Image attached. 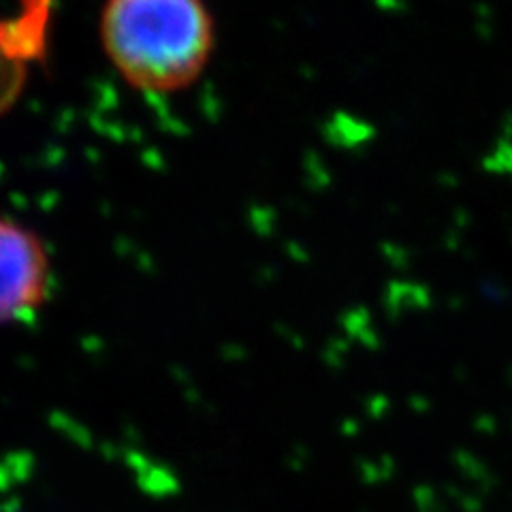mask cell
Masks as SVG:
<instances>
[{"label":"cell","mask_w":512,"mask_h":512,"mask_svg":"<svg viewBox=\"0 0 512 512\" xmlns=\"http://www.w3.org/2000/svg\"><path fill=\"white\" fill-rule=\"evenodd\" d=\"M50 265L35 235L0 220V325L30 318L45 301Z\"/></svg>","instance_id":"cell-2"},{"label":"cell","mask_w":512,"mask_h":512,"mask_svg":"<svg viewBox=\"0 0 512 512\" xmlns=\"http://www.w3.org/2000/svg\"><path fill=\"white\" fill-rule=\"evenodd\" d=\"M28 35H15L9 24L0 22V111L9 107L24 84L26 60L32 45H26Z\"/></svg>","instance_id":"cell-3"},{"label":"cell","mask_w":512,"mask_h":512,"mask_svg":"<svg viewBox=\"0 0 512 512\" xmlns=\"http://www.w3.org/2000/svg\"><path fill=\"white\" fill-rule=\"evenodd\" d=\"M103 45L135 88L171 92L205 69L214 26L201 0H107Z\"/></svg>","instance_id":"cell-1"}]
</instances>
